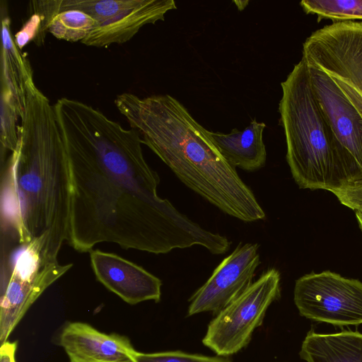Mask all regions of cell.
<instances>
[{"label": "cell", "instance_id": "cell-1", "mask_svg": "<svg viewBox=\"0 0 362 362\" xmlns=\"http://www.w3.org/2000/svg\"><path fill=\"white\" fill-rule=\"evenodd\" d=\"M71 180L70 240L80 252L113 243L154 254L200 245L221 255L231 242L177 210L157 194L158 173L146 163L142 139L83 102L54 105Z\"/></svg>", "mask_w": 362, "mask_h": 362}, {"label": "cell", "instance_id": "cell-2", "mask_svg": "<svg viewBox=\"0 0 362 362\" xmlns=\"http://www.w3.org/2000/svg\"><path fill=\"white\" fill-rule=\"evenodd\" d=\"M15 151L1 160V230L17 246L41 238L57 259L70 240L71 180L54 105L27 83L26 103Z\"/></svg>", "mask_w": 362, "mask_h": 362}, {"label": "cell", "instance_id": "cell-3", "mask_svg": "<svg viewBox=\"0 0 362 362\" xmlns=\"http://www.w3.org/2000/svg\"><path fill=\"white\" fill-rule=\"evenodd\" d=\"M115 104L132 129L190 189L223 212L245 222L265 213L235 168L223 156L209 131L170 95L146 98L124 93Z\"/></svg>", "mask_w": 362, "mask_h": 362}, {"label": "cell", "instance_id": "cell-4", "mask_svg": "<svg viewBox=\"0 0 362 362\" xmlns=\"http://www.w3.org/2000/svg\"><path fill=\"white\" fill-rule=\"evenodd\" d=\"M281 86L286 160L298 187L334 194L362 180L361 168L335 136L315 96L303 59Z\"/></svg>", "mask_w": 362, "mask_h": 362}, {"label": "cell", "instance_id": "cell-5", "mask_svg": "<svg viewBox=\"0 0 362 362\" xmlns=\"http://www.w3.org/2000/svg\"><path fill=\"white\" fill-rule=\"evenodd\" d=\"M302 59L326 74L362 117V21L332 23L303 44Z\"/></svg>", "mask_w": 362, "mask_h": 362}, {"label": "cell", "instance_id": "cell-6", "mask_svg": "<svg viewBox=\"0 0 362 362\" xmlns=\"http://www.w3.org/2000/svg\"><path fill=\"white\" fill-rule=\"evenodd\" d=\"M281 276L269 268L238 298L221 310L209 324L204 345L217 356L226 357L250 343L263 322L269 305L281 296Z\"/></svg>", "mask_w": 362, "mask_h": 362}, {"label": "cell", "instance_id": "cell-7", "mask_svg": "<svg viewBox=\"0 0 362 362\" xmlns=\"http://www.w3.org/2000/svg\"><path fill=\"white\" fill-rule=\"evenodd\" d=\"M58 8L92 16L95 25L81 43L103 47L130 40L144 25L163 21L176 5L173 0H59Z\"/></svg>", "mask_w": 362, "mask_h": 362}, {"label": "cell", "instance_id": "cell-8", "mask_svg": "<svg viewBox=\"0 0 362 362\" xmlns=\"http://www.w3.org/2000/svg\"><path fill=\"white\" fill-rule=\"evenodd\" d=\"M293 300L300 315L335 326L362 324V282L337 273L312 272L296 280Z\"/></svg>", "mask_w": 362, "mask_h": 362}, {"label": "cell", "instance_id": "cell-9", "mask_svg": "<svg viewBox=\"0 0 362 362\" xmlns=\"http://www.w3.org/2000/svg\"><path fill=\"white\" fill-rule=\"evenodd\" d=\"M1 158L16 151L18 127L26 103L27 83L33 78L29 61L20 52L11 33L8 16H1Z\"/></svg>", "mask_w": 362, "mask_h": 362}, {"label": "cell", "instance_id": "cell-10", "mask_svg": "<svg viewBox=\"0 0 362 362\" xmlns=\"http://www.w3.org/2000/svg\"><path fill=\"white\" fill-rule=\"evenodd\" d=\"M259 263L257 244L239 243L191 296L187 315L191 316L204 312L218 313L253 283Z\"/></svg>", "mask_w": 362, "mask_h": 362}, {"label": "cell", "instance_id": "cell-11", "mask_svg": "<svg viewBox=\"0 0 362 362\" xmlns=\"http://www.w3.org/2000/svg\"><path fill=\"white\" fill-rule=\"evenodd\" d=\"M96 279L124 301L135 305L146 300L158 302L161 296L160 279L143 267L111 252L90 251Z\"/></svg>", "mask_w": 362, "mask_h": 362}, {"label": "cell", "instance_id": "cell-12", "mask_svg": "<svg viewBox=\"0 0 362 362\" xmlns=\"http://www.w3.org/2000/svg\"><path fill=\"white\" fill-rule=\"evenodd\" d=\"M308 66L315 96L340 144L362 170V117L323 71Z\"/></svg>", "mask_w": 362, "mask_h": 362}, {"label": "cell", "instance_id": "cell-13", "mask_svg": "<svg viewBox=\"0 0 362 362\" xmlns=\"http://www.w3.org/2000/svg\"><path fill=\"white\" fill-rule=\"evenodd\" d=\"M59 341L69 362H139L128 337L100 332L85 322L67 323Z\"/></svg>", "mask_w": 362, "mask_h": 362}, {"label": "cell", "instance_id": "cell-14", "mask_svg": "<svg viewBox=\"0 0 362 362\" xmlns=\"http://www.w3.org/2000/svg\"><path fill=\"white\" fill-rule=\"evenodd\" d=\"M266 125L254 119L243 130L233 129L229 134L210 132V136L225 159L233 167L255 171L264 167L267 153L263 141Z\"/></svg>", "mask_w": 362, "mask_h": 362}, {"label": "cell", "instance_id": "cell-15", "mask_svg": "<svg viewBox=\"0 0 362 362\" xmlns=\"http://www.w3.org/2000/svg\"><path fill=\"white\" fill-rule=\"evenodd\" d=\"M299 355L306 362H362V334L345 329L320 334L311 329Z\"/></svg>", "mask_w": 362, "mask_h": 362}, {"label": "cell", "instance_id": "cell-16", "mask_svg": "<svg viewBox=\"0 0 362 362\" xmlns=\"http://www.w3.org/2000/svg\"><path fill=\"white\" fill-rule=\"evenodd\" d=\"M95 20L89 14L76 9L61 11L47 27V32L59 40L81 42L95 25Z\"/></svg>", "mask_w": 362, "mask_h": 362}, {"label": "cell", "instance_id": "cell-17", "mask_svg": "<svg viewBox=\"0 0 362 362\" xmlns=\"http://www.w3.org/2000/svg\"><path fill=\"white\" fill-rule=\"evenodd\" d=\"M304 12L315 14L317 22L330 19L333 23L362 20V0H303Z\"/></svg>", "mask_w": 362, "mask_h": 362}, {"label": "cell", "instance_id": "cell-18", "mask_svg": "<svg viewBox=\"0 0 362 362\" xmlns=\"http://www.w3.org/2000/svg\"><path fill=\"white\" fill-rule=\"evenodd\" d=\"M139 362H233L227 357L208 356L188 354L181 351H169L156 353L138 351Z\"/></svg>", "mask_w": 362, "mask_h": 362}, {"label": "cell", "instance_id": "cell-19", "mask_svg": "<svg viewBox=\"0 0 362 362\" xmlns=\"http://www.w3.org/2000/svg\"><path fill=\"white\" fill-rule=\"evenodd\" d=\"M339 201L355 212L362 213V180L334 193Z\"/></svg>", "mask_w": 362, "mask_h": 362}, {"label": "cell", "instance_id": "cell-20", "mask_svg": "<svg viewBox=\"0 0 362 362\" xmlns=\"http://www.w3.org/2000/svg\"><path fill=\"white\" fill-rule=\"evenodd\" d=\"M18 342L6 341L1 344L0 362H16L15 358Z\"/></svg>", "mask_w": 362, "mask_h": 362}, {"label": "cell", "instance_id": "cell-21", "mask_svg": "<svg viewBox=\"0 0 362 362\" xmlns=\"http://www.w3.org/2000/svg\"><path fill=\"white\" fill-rule=\"evenodd\" d=\"M359 228L362 230V213L355 212Z\"/></svg>", "mask_w": 362, "mask_h": 362}]
</instances>
